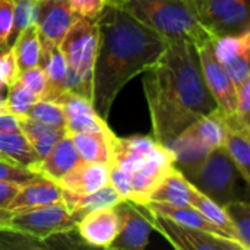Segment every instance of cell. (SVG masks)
Wrapping results in <instances>:
<instances>
[{
    "label": "cell",
    "instance_id": "37",
    "mask_svg": "<svg viewBox=\"0 0 250 250\" xmlns=\"http://www.w3.org/2000/svg\"><path fill=\"white\" fill-rule=\"evenodd\" d=\"M13 22V0H0V51L10 47Z\"/></svg>",
    "mask_w": 250,
    "mask_h": 250
},
{
    "label": "cell",
    "instance_id": "36",
    "mask_svg": "<svg viewBox=\"0 0 250 250\" xmlns=\"http://www.w3.org/2000/svg\"><path fill=\"white\" fill-rule=\"evenodd\" d=\"M38 177L40 176L37 173H34L32 170H29L28 167L0 160V180L23 186V185H26V183L38 179Z\"/></svg>",
    "mask_w": 250,
    "mask_h": 250
},
{
    "label": "cell",
    "instance_id": "21",
    "mask_svg": "<svg viewBox=\"0 0 250 250\" xmlns=\"http://www.w3.org/2000/svg\"><path fill=\"white\" fill-rule=\"evenodd\" d=\"M63 201V190L62 188L42 176L38 179L21 186L16 196L10 201L6 211H19V209H28L35 207H44L51 205L56 202Z\"/></svg>",
    "mask_w": 250,
    "mask_h": 250
},
{
    "label": "cell",
    "instance_id": "2",
    "mask_svg": "<svg viewBox=\"0 0 250 250\" xmlns=\"http://www.w3.org/2000/svg\"><path fill=\"white\" fill-rule=\"evenodd\" d=\"M97 23L92 105L98 116L107 120L119 92L161 57L168 38L117 6L105 4L97 16Z\"/></svg>",
    "mask_w": 250,
    "mask_h": 250
},
{
    "label": "cell",
    "instance_id": "46",
    "mask_svg": "<svg viewBox=\"0 0 250 250\" xmlns=\"http://www.w3.org/2000/svg\"><path fill=\"white\" fill-rule=\"evenodd\" d=\"M6 88V85H4V82H3V79L0 78V89H4Z\"/></svg>",
    "mask_w": 250,
    "mask_h": 250
},
{
    "label": "cell",
    "instance_id": "35",
    "mask_svg": "<svg viewBox=\"0 0 250 250\" xmlns=\"http://www.w3.org/2000/svg\"><path fill=\"white\" fill-rule=\"evenodd\" d=\"M18 81L25 88H28L38 100H42V97L45 94V88H47V79H45V73L40 64L19 72Z\"/></svg>",
    "mask_w": 250,
    "mask_h": 250
},
{
    "label": "cell",
    "instance_id": "47",
    "mask_svg": "<svg viewBox=\"0 0 250 250\" xmlns=\"http://www.w3.org/2000/svg\"><path fill=\"white\" fill-rule=\"evenodd\" d=\"M0 160H4V158H3V157H1V155H0ZM4 161H7V160H4Z\"/></svg>",
    "mask_w": 250,
    "mask_h": 250
},
{
    "label": "cell",
    "instance_id": "6",
    "mask_svg": "<svg viewBox=\"0 0 250 250\" xmlns=\"http://www.w3.org/2000/svg\"><path fill=\"white\" fill-rule=\"evenodd\" d=\"M239 177L240 174L233 160L221 145L207 155L189 182L215 204L223 207L236 198V185Z\"/></svg>",
    "mask_w": 250,
    "mask_h": 250
},
{
    "label": "cell",
    "instance_id": "41",
    "mask_svg": "<svg viewBox=\"0 0 250 250\" xmlns=\"http://www.w3.org/2000/svg\"><path fill=\"white\" fill-rule=\"evenodd\" d=\"M110 185L117 190V193L125 201L129 199L130 186H129V174L126 171H123L116 166H110Z\"/></svg>",
    "mask_w": 250,
    "mask_h": 250
},
{
    "label": "cell",
    "instance_id": "26",
    "mask_svg": "<svg viewBox=\"0 0 250 250\" xmlns=\"http://www.w3.org/2000/svg\"><path fill=\"white\" fill-rule=\"evenodd\" d=\"M0 155L9 163L23 167H34L40 157L21 130L0 133Z\"/></svg>",
    "mask_w": 250,
    "mask_h": 250
},
{
    "label": "cell",
    "instance_id": "14",
    "mask_svg": "<svg viewBox=\"0 0 250 250\" xmlns=\"http://www.w3.org/2000/svg\"><path fill=\"white\" fill-rule=\"evenodd\" d=\"M76 229L86 245L108 249L119 233L120 217L116 208L92 211L78 223Z\"/></svg>",
    "mask_w": 250,
    "mask_h": 250
},
{
    "label": "cell",
    "instance_id": "42",
    "mask_svg": "<svg viewBox=\"0 0 250 250\" xmlns=\"http://www.w3.org/2000/svg\"><path fill=\"white\" fill-rule=\"evenodd\" d=\"M21 186L16 183L0 180V209H7L10 201L16 196Z\"/></svg>",
    "mask_w": 250,
    "mask_h": 250
},
{
    "label": "cell",
    "instance_id": "31",
    "mask_svg": "<svg viewBox=\"0 0 250 250\" xmlns=\"http://www.w3.org/2000/svg\"><path fill=\"white\" fill-rule=\"evenodd\" d=\"M25 116H28L29 119H34L40 123L48 125L51 127H57V129L66 127L64 111H63L62 105L56 101L38 100L32 104V107L28 110V113Z\"/></svg>",
    "mask_w": 250,
    "mask_h": 250
},
{
    "label": "cell",
    "instance_id": "39",
    "mask_svg": "<svg viewBox=\"0 0 250 250\" xmlns=\"http://www.w3.org/2000/svg\"><path fill=\"white\" fill-rule=\"evenodd\" d=\"M75 16L95 19L105 7V0H67Z\"/></svg>",
    "mask_w": 250,
    "mask_h": 250
},
{
    "label": "cell",
    "instance_id": "44",
    "mask_svg": "<svg viewBox=\"0 0 250 250\" xmlns=\"http://www.w3.org/2000/svg\"><path fill=\"white\" fill-rule=\"evenodd\" d=\"M4 89H0V114L1 113H9L7 111V104H6V97L3 94Z\"/></svg>",
    "mask_w": 250,
    "mask_h": 250
},
{
    "label": "cell",
    "instance_id": "28",
    "mask_svg": "<svg viewBox=\"0 0 250 250\" xmlns=\"http://www.w3.org/2000/svg\"><path fill=\"white\" fill-rule=\"evenodd\" d=\"M12 48L15 51L16 63L19 72L37 66L41 53V37L38 32L37 25L26 26L13 41Z\"/></svg>",
    "mask_w": 250,
    "mask_h": 250
},
{
    "label": "cell",
    "instance_id": "34",
    "mask_svg": "<svg viewBox=\"0 0 250 250\" xmlns=\"http://www.w3.org/2000/svg\"><path fill=\"white\" fill-rule=\"evenodd\" d=\"M250 48H245L240 53L229 57L221 64L224 66L226 72L229 73L233 85L236 89L240 88V85L250 78Z\"/></svg>",
    "mask_w": 250,
    "mask_h": 250
},
{
    "label": "cell",
    "instance_id": "7",
    "mask_svg": "<svg viewBox=\"0 0 250 250\" xmlns=\"http://www.w3.org/2000/svg\"><path fill=\"white\" fill-rule=\"evenodd\" d=\"M202 25L217 38L250 29L249 0H192Z\"/></svg>",
    "mask_w": 250,
    "mask_h": 250
},
{
    "label": "cell",
    "instance_id": "30",
    "mask_svg": "<svg viewBox=\"0 0 250 250\" xmlns=\"http://www.w3.org/2000/svg\"><path fill=\"white\" fill-rule=\"evenodd\" d=\"M227 217L233 223L239 242L245 250H250V207L248 202L230 201L223 205Z\"/></svg>",
    "mask_w": 250,
    "mask_h": 250
},
{
    "label": "cell",
    "instance_id": "20",
    "mask_svg": "<svg viewBox=\"0 0 250 250\" xmlns=\"http://www.w3.org/2000/svg\"><path fill=\"white\" fill-rule=\"evenodd\" d=\"M38 64L42 67L47 79V88L42 100L56 101L57 97L64 92L66 70H67L66 60L63 57L60 45L45 38H41V53H40Z\"/></svg>",
    "mask_w": 250,
    "mask_h": 250
},
{
    "label": "cell",
    "instance_id": "8",
    "mask_svg": "<svg viewBox=\"0 0 250 250\" xmlns=\"http://www.w3.org/2000/svg\"><path fill=\"white\" fill-rule=\"evenodd\" d=\"M148 214V220L152 229H157L176 249L179 250H245L243 246L227 237L209 234L207 231L182 226L167 217H163L151 211L146 205H142ZM144 212V214H145Z\"/></svg>",
    "mask_w": 250,
    "mask_h": 250
},
{
    "label": "cell",
    "instance_id": "4",
    "mask_svg": "<svg viewBox=\"0 0 250 250\" xmlns=\"http://www.w3.org/2000/svg\"><path fill=\"white\" fill-rule=\"evenodd\" d=\"M98 45L97 18L76 16L64 38L60 50L66 60L64 91L75 92L92 101L94 63Z\"/></svg>",
    "mask_w": 250,
    "mask_h": 250
},
{
    "label": "cell",
    "instance_id": "29",
    "mask_svg": "<svg viewBox=\"0 0 250 250\" xmlns=\"http://www.w3.org/2000/svg\"><path fill=\"white\" fill-rule=\"evenodd\" d=\"M189 129L198 135L204 142H207L211 148L221 146L226 135V119L223 113L215 108L214 111L202 116L195 123L189 126Z\"/></svg>",
    "mask_w": 250,
    "mask_h": 250
},
{
    "label": "cell",
    "instance_id": "15",
    "mask_svg": "<svg viewBox=\"0 0 250 250\" xmlns=\"http://www.w3.org/2000/svg\"><path fill=\"white\" fill-rule=\"evenodd\" d=\"M174 154L176 168L190 180L207 155L214 149L207 142H204L198 135H195L189 127H186L180 135L173 138L166 144Z\"/></svg>",
    "mask_w": 250,
    "mask_h": 250
},
{
    "label": "cell",
    "instance_id": "43",
    "mask_svg": "<svg viewBox=\"0 0 250 250\" xmlns=\"http://www.w3.org/2000/svg\"><path fill=\"white\" fill-rule=\"evenodd\" d=\"M16 130H21L18 116H13L10 113H1L0 114V133L16 132Z\"/></svg>",
    "mask_w": 250,
    "mask_h": 250
},
{
    "label": "cell",
    "instance_id": "10",
    "mask_svg": "<svg viewBox=\"0 0 250 250\" xmlns=\"http://www.w3.org/2000/svg\"><path fill=\"white\" fill-rule=\"evenodd\" d=\"M198 54L205 83L217 103V108L223 113L224 117L234 116L237 104V89L234 88L224 66L217 59L212 42H207L198 47Z\"/></svg>",
    "mask_w": 250,
    "mask_h": 250
},
{
    "label": "cell",
    "instance_id": "19",
    "mask_svg": "<svg viewBox=\"0 0 250 250\" xmlns=\"http://www.w3.org/2000/svg\"><path fill=\"white\" fill-rule=\"evenodd\" d=\"M122 201L125 199L117 193V190L110 183L91 193H73L63 190V204L66 205L72 217L76 220V223H79L86 214L92 211L114 208Z\"/></svg>",
    "mask_w": 250,
    "mask_h": 250
},
{
    "label": "cell",
    "instance_id": "11",
    "mask_svg": "<svg viewBox=\"0 0 250 250\" xmlns=\"http://www.w3.org/2000/svg\"><path fill=\"white\" fill-rule=\"evenodd\" d=\"M120 217V229L110 245L113 250H142L148 246L152 224L148 217L130 201H122L114 207Z\"/></svg>",
    "mask_w": 250,
    "mask_h": 250
},
{
    "label": "cell",
    "instance_id": "12",
    "mask_svg": "<svg viewBox=\"0 0 250 250\" xmlns=\"http://www.w3.org/2000/svg\"><path fill=\"white\" fill-rule=\"evenodd\" d=\"M64 111L66 133L75 135L82 132H105L110 130L107 120L98 116L92 101L70 91H64L56 100Z\"/></svg>",
    "mask_w": 250,
    "mask_h": 250
},
{
    "label": "cell",
    "instance_id": "33",
    "mask_svg": "<svg viewBox=\"0 0 250 250\" xmlns=\"http://www.w3.org/2000/svg\"><path fill=\"white\" fill-rule=\"evenodd\" d=\"M7 88H9V92L6 97L7 111L13 116L26 114L28 110L32 107V104L38 101V98L28 88H25L18 79Z\"/></svg>",
    "mask_w": 250,
    "mask_h": 250
},
{
    "label": "cell",
    "instance_id": "24",
    "mask_svg": "<svg viewBox=\"0 0 250 250\" xmlns=\"http://www.w3.org/2000/svg\"><path fill=\"white\" fill-rule=\"evenodd\" d=\"M193 185L177 170H171L152 192L149 202L167 204L174 207H189Z\"/></svg>",
    "mask_w": 250,
    "mask_h": 250
},
{
    "label": "cell",
    "instance_id": "3",
    "mask_svg": "<svg viewBox=\"0 0 250 250\" xmlns=\"http://www.w3.org/2000/svg\"><path fill=\"white\" fill-rule=\"evenodd\" d=\"M168 40H188L198 47L215 37L202 25L192 0H105Z\"/></svg>",
    "mask_w": 250,
    "mask_h": 250
},
{
    "label": "cell",
    "instance_id": "13",
    "mask_svg": "<svg viewBox=\"0 0 250 250\" xmlns=\"http://www.w3.org/2000/svg\"><path fill=\"white\" fill-rule=\"evenodd\" d=\"M75 18L67 0H38L35 25L41 38L60 45Z\"/></svg>",
    "mask_w": 250,
    "mask_h": 250
},
{
    "label": "cell",
    "instance_id": "16",
    "mask_svg": "<svg viewBox=\"0 0 250 250\" xmlns=\"http://www.w3.org/2000/svg\"><path fill=\"white\" fill-rule=\"evenodd\" d=\"M56 183L67 192L91 193L110 183V166L104 163L81 160Z\"/></svg>",
    "mask_w": 250,
    "mask_h": 250
},
{
    "label": "cell",
    "instance_id": "1",
    "mask_svg": "<svg viewBox=\"0 0 250 250\" xmlns=\"http://www.w3.org/2000/svg\"><path fill=\"white\" fill-rule=\"evenodd\" d=\"M144 73L154 138L163 145L217 108L202 75L198 48L188 40H168L166 51Z\"/></svg>",
    "mask_w": 250,
    "mask_h": 250
},
{
    "label": "cell",
    "instance_id": "38",
    "mask_svg": "<svg viewBox=\"0 0 250 250\" xmlns=\"http://www.w3.org/2000/svg\"><path fill=\"white\" fill-rule=\"evenodd\" d=\"M18 75H19V69H18L13 48L9 47L0 51V78L3 79L6 88L10 86L18 79Z\"/></svg>",
    "mask_w": 250,
    "mask_h": 250
},
{
    "label": "cell",
    "instance_id": "25",
    "mask_svg": "<svg viewBox=\"0 0 250 250\" xmlns=\"http://www.w3.org/2000/svg\"><path fill=\"white\" fill-rule=\"evenodd\" d=\"M21 132L25 135V138L29 141L35 152L38 154L40 160H42L57 144V141L66 135L64 129L51 127L48 125L40 123L34 119H29L28 116H18Z\"/></svg>",
    "mask_w": 250,
    "mask_h": 250
},
{
    "label": "cell",
    "instance_id": "18",
    "mask_svg": "<svg viewBox=\"0 0 250 250\" xmlns=\"http://www.w3.org/2000/svg\"><path fill=\"white\" fill-rule=\"evenodd\" d=\"M79 161L81 157L73 144V139L70 135L66 133L57 141L54 148L42 160H40L34 167H31V170L38 176L57 182L67 171H70Z\"/></svg>",
    "mask_w": 250,
    "mask_h": 250
},
{
    "label": "cell",
    "instance_id": "9",
    "mask_svg": "<svg viewBox=\"0 0 250 250\" xmlns=\"http://www.w3.org/2000/svg\"><path fill=\"white\" fill-rule=\"evenodd\" d=\"M174 168V154L168 146L158 142L148 152L146 158L132 173H129L130 193L127 201L135 205H146L157 186Z\"/></svg>",
    "mask_w": 250,
    "mask_h": 250
},
{
    "label": "cell",
    "instance_id": "32",
    "mask_svg": "<svg viewBox=\"0 0 250 250\" xmlns=\"http://www.w3.org/2000/svg\"><path fill=\"white\" fill-rule=\"evenodd\" d=\"M38 15V0H13V22L10 32V47L16 37L29 25H34Z\"/></svg>",
    "mask_w": 250,
    "mask_h": 250
},
{
    "label": "cell",
    "instance_id": "17",
    "mask_svg": "<svg viewBox=\"0 0 250 250\" xmlns=\"http://www.w3.org/2000/svg\"><path fill=\"white\" fill-rule=\"evenodd\" d=\"M226 135L223 146L233 160L240 177L250 183V125L243 123L237 114L224 117Z\"/></svg>",
    "mask_w": 250,
    "mask_h": 250
},
{
    "label": "cell",
    "instance_id": "40",
    "mask_svg": "<svg viewBox=\"0 0 250 250\" xmlns=\"http://www.w3.org/2000/svg\"><path fill=\"white\" fill-rule=\"evenodd\" d=\"M236 114L243 122L250 125V78L246 79L240 88L237 89V104H236Z\"/></svg>",
    "mask_w": 250,
    "mask_h": 250
},
{
    "label": "cell",
    "instance_id": "22",
    "mask_svg": "<svg viewBox=\"0 0 250 250\" xmlns=\"http://www.w3.org/2000/svg\"><path fill=\"white\" fill-rule=\"evenodd\" d=\"M70 136L82 161L104 163L111 166L114 142L117 138L111 129L105 132H82Z\"/></svg>",
    "mask_w": 250,
    "mask_h": 250
},
{
    "label": "cell",
    "instance_id": "27",
    "mask_svg": "<svg viewBox=\"0 0 250 250\" xmlns=\"http://www.w3.org/2000/svg\"><path fill=\"white\" fill-rule=\"evenodd\" d=\"M189 205L193 207L196 211H199L207 220H209L212 224H215L220 230H223L229 239L240 243L239 237H237V233H236V230L233 227V223L227 217L224 208L221 205L215 204L212 199H209L207 195H204L195 186L192 188V195H190V204Z\"/></svg>",
    "mask_w": 250,
    "mask_h": 250
},
{
    "label": "cell",
    "instance_id": "23",
    "mask_svg": "<svg viewBox=\"0 0 250 250\" xmlns=\"http://www.w3.org/2000/svg\"><path fill=\"white\" fill-rule=\"evenodd\" d=\"M146 207L163 215L167 217L182 226L190 227V229H198L202 231H207L209 234H215V236H221V237H227L226 233L223 230H220L215 224H212L209 220H207L199 211H196L193 207H174V205H167V204H158V202H148ZM229 239V237H227ZM231 240V239H230Z\"/></svg>",
    "mask_w": 250,
    "mask_h": 250
},
{
    "label": "cell",
    "instance_id": "5",
    "mask_svg": "<svg viewBox=\"0 0 250 250\" xmlns=\"http://www.w3.org/2000/svg\"><path fill=\"white\" fill-rule=\"evenodd\" d=\"M76 227L78 223L67 211L63 201L44 207L12 212L7 211L0 223V231L28 236L37 240H45L56 234H64L73 231Z\"/></svg>",
    "mask_w": 250,
    "mask_h": 250
},
{
    "label": "cell",
    "instance_id": "45",
    "mask_svg": "<svg viewBox=\"0 0 250 250\" xmlns=\"http://www.w3.org/2000/svg\"><path fill=\"white\" fill-rule=\"evenodd\" d=\"M7 214V211L6 209H0V223H1V220L4 218V215Z\"/></svg>",
    "mask_w": 250,
    "mask_h": 250
}]
</instances>
